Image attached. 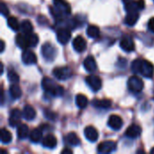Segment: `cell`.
I'll return each mask as SVG.
<instances>
[{
	"mask_svg": "<svg viewBox=\"0 0 154 154\" xmlns=\"http://www.w3.org/2000/svg\"><path fill=\"white\" fill-rule=\"evenodd\" d=\"M25 37H26V41H27L28 48L29 47H35L38 44V42H39V37H38V35L35 34V33H33V32L25 34Z\"/></svg>",
	"mask_w": 154,
	"mask_h": 154,
	"instance_id": "29",
	"label": "cell"
},
{
	"mask_svg": "<svg viewBox=\"0 0 154 154\" xmlns=\"http://www.w3.org/2000/svg\"><path fill=\"white\" fill-rule=\"evenodd\" d=\"M5 51V42L3 40H1V52H3Z\"/></svg>",
	"mask_w": 154,
	"mask_h": 154,
	"instance_id": "39",
	"label": "cell"
},
{
	"mask_svg": "<svg viewBox=\"0 0 154 154\" xmlns=\"http://www.w3.org/2000/svg\"><path fill=\"white\" fill-rule=\"evenodd\" d=\"M73 48L78 52H83L87 49V42L82 36H77L72 42Z\"/></svg>",
	"mask_w": 154,
	"mask_h": 154,
	"instance_id": "15",
	"label": "cell"
},
{
	"mask_svg": "<svg viewBox=\"0 0 154 154\" xmlns=\"http://www.w3.org/2000/svg\"><path fill=\"white\" fill-rule=\"evenodd\" d=\"M45 116L48 118V119H51V120H55V117H56V115L51 111H45Z\"/></svg>",
	"mask_w": 154,
	"mask_h": 154,
	"instance_id": "36",
	"label": "cell"
},
{
	"mask_svg": "<svg viewBox=\"0 0 154 154\" xmlns=\"http://www.w3.org/2000/svg\"><path fill=\"white\" fill-rule=\"evenodd\" d=\"M29 138H30V141L32 143H39L41 140H42V129H40V128L33 129L30 133Z\"/></svg>",
	"mask_w": 154,
	"mask_h": 154,
	"instance_id": "25",
	"label": "cell"
},
{
	"mask_svg": "<svg viewBox=\"0 0 154 154\" xmlns=\"http://www.w3.org/2000/svg\"><path fill=\"white\" fill-rule=\"evenodd\" d=\"M66 143L70 146H77L80 143V139L75 133H69L65 136Z\"/></svg>",
	"mask_w": 154,
	"mask_h": 154,
	"instance_id": "23",
	"label": "cell"
},
{
	"mask_svg": "<svg viewBox=\"0 0 154 154\" xmlns=\"http://www.w3.org/2000/svg\"><path fill=\"white\" fill-rule=\"evenodd\" d=\"M42 87L44 91L54 97H61L64 94V88L59 84H56L51 79L45 77L42 80Z\"/></svg>",
	"mask_w": 154,
	"mask_h": 154,
	"instance_id": "2",
	"label": "cell"
},
{
	"mask_svg": "<svg viewBox=\"0 0 154 154\" xmlns=\"http://www.w3.org/2000/svg\"><path fill=\"white\" fill-rule=\"evenodd\" d=\"M116 149V143L113 141H106L101 143L97 147L98 153L106 154L113 152Z\"/></svg>",
	"mask_w": 154,
	"mask_h": 154,
	"instance_id": "11",
	"label": "cell"
},
{
	"mask_svg": "<svg viewBox=\"0 0 154 154\" xmlns=\"http://www.w3.org/2000/svg\"><path fill=\"white\" fill-rule=\"evenodd\" d=\"M7 78H8L9 81L12 83H17L20 79L18 74L14 70H9L7 73Z\"/></svg>",
	"mask_w": 154,
	"mask_h": 154,
	"instance_id": "34",
	"label": "cell"
},
{
	"mask_svg": "<svg viewBox=\"0 0 154 154\" xmlns=\"http://www.w3.org/2000/svg\"><path fill=\"white\" fill-rule=\"evenodd\" d=\"M84 134H85V137L91 143H94L96 141H97L98 139V133H97V130L89 125V126H87L84 130Z\"/></svg>",
	"mask_w": 154,
	"mask_h": 154,
	"instance_id": "17",
	"label": "cell"
},
{
	"mask_svg": "<svg viewBox=\"0 0 154 154\" xmlns=\"http://www.w3.org/2000/svg\"><path fill=\"white\" fill-rule=\"evenodd\" d=\"M151 153H153L154 154V147H153V148H152V150H151Z\"/></svg>",
	"mask_w": 154,
	"mask_h": 154,
	"instance_id": "41",
	"label": "cell"
},
{
	"mask_svg": "<svg viewBox=\"0 0 154 154\" xmlns=\"http://www.w3.org/2000/svg\"><path fill=\"white\" fill-rule=\"evenodd\" d=\"M88 100L85 95L79 94L76 96V105L79 108L84 109L88 106Z\"/></svg>",
	"mask_w": 154,
	"mask_h": 154,
	"instance_id": "28",
	"label": "cell"
},
{
	"mask_svg": "<svg viewBox=\"0 0 154 154\" xmlns=\"http://www.w3.org/2000/svg\"><path fill=\"white\" fill-rule=\"evenodd\" d=\"M132 71L134 74H141L144 78L151 79L154 75V66L149 60L137 59L132 63Z\"/></svg>",
	"mask_w": 154,
	"mask_h": 154,
	"instance_id": "1",
	"label": "cell"
},
{
	"mask_svg": "<svg viewBox=\"0 0 154 154\" xmlns=\"http://www.w3.org/2000/svg\"><path fill=\"white\" fill-rule=\"evenodd\" d=\"M93 106H96L97 108H109L112 105V101L110 99H95L92 102Z\"/></svg>",
	"mask_w": 154,
	"mask_h": 154,
	"instance_id": "24",
	"label": "cell"
},
{
	"mask_svg": "<svg viewBox=\"0 0 154 154\" xmlns=\"http://www.w3.org/2000/svg\"><path fill=\"white\" fill-rule=\"evenodd\" d=\"M22 60L26 65H32L37 62V57L35 53L29 50H23V52L22 53Z\"/></svg>",
	"mask_w": 154,
	"mask_h": 154,
	"instance_id": "14",
	"label": "cell"
},
{
	"mask_svg": "<svg viewBox=\"0 0 154 154\" xmlns=\"http://www.w3.org/2000/svg\"><path fill=\"white\" fill-rule=\"evenodd\" d=\"M30 135L29 134V128L26 125L24 124H21L20 125L17 126V136L19 139L23 140L27 138Z\"/></svg>",
	"mask_w": 154,
	"mask_h": 154,
	"instance_id": "26",
	"label": "cell"
},
{
	"mask_svg": "<svg viewBox=\"0 0 154 154\" xmlns=\"http://www.w3.org/2000/svg\"><path fill=\"white\" fill-rule=\"evenodd\" d=\"M138 20H139L138 12H129V13H127V14L125 16V23L128 26H134L137 23Z\"/></svg>",
	"mask_w": 154,
	"mask_h": 154,
	"instance_id": "21",
	"label": "cell"
},
{
	"mask_svg": "<svg viewBox=\"0 0 154 154\" xmlns=\"http://www.w3.org/2000/svg\"><path fill=\"white\" fill-rule=\"evenodd\" d=\"M7 24L13 31H18L20 29V23L14 16L7 17Z\"/></svg>",
	"mask_w": 154,
	"mask_h": 154,
	"instance_id": "33",
	"label": "cell"
},
{
	"mask_svg": "<svg viewBox=\"0 0 154 154\" xmlns=\"http://www.w3.org/2000/svg\"><path fill=\"white\" fill-rule=\"evenodd\" d=\"M120 47L126 52H132L135 50V44L134 40L129 35H125L120 41Z\"/></svg>",
	"mask_w": 154,
	"mask_h": 154,
	"instance_id": "9",
	"label": "cell"
},
{
	"mask_svg": "<svg viewBox=\"0 0 154 154\" xmlns=\"http://www.w3.org/2000/svg\"><path fill=\"white\" fill-rule=\"evenodd\" d=\"M83 65L85 69L88 72H94L97 69V62L93 56H88L85 59Z\"/></svg>",
	"mask_w": 154,
	"mask_h": 154,
	"instance_id": "19",
	"label": "cell"
},
{
	"mask_svg": "<svg viewBox=\"0 0 154 154\" xmlns=\"http://www.w3.org/2000/svg\"><path fill=\"white\" fill-rule=\"evenodd\" d=\"M35 116H36V111L34 110V108L30 105H26L23 109V117L27 121H31L33 120Z\"/></svg>",
	"mask_w": 154,
	"mask_h": 154,
	"instance_id": "20",
	"label": "cell"
},
{
	"mask_svg": "<svg viewBox=\"0 0 154 154\" xmlns=\"http://www.w3.org/2000/svg\"><path fill=\"white\" fill-rule=\"evenodd\" d=\"M141 134H142V127L135 124L130 125L127 128V130L125 131V136H127L128 138H131V139L139 137L141 135Z\"/></svg>",
	"mask_w": 154,
	"mask_h": 154,
	"instance_id": "16",
	"label": "cell"
},
{
	"mask_svg": "<svg viewBox=\"0 0 154 154\" xmlns=\"http://www.w3.org/2000/svg\"><path fill=\"white\" fill-rule=\"evenodd\" d=\"M3 71H4V66L3 63H1V74H3Z\"/></svg>",
	"mask_w": 154,
	"mask_h": 154,
	"instance_id": "40",
	"label": "cell"
},
{
	"mask_svg": "<svg viewBox=\"0 0 154 154\" xmlns=\"http://www.w3.org/2000/svg\"><path fill=\"white\" fill-rule=\"evenodd\" d=\"M52 15L55 18H61L70 14V6L65 0H53V6L50 7Z\"/></svg>",
	"mask_w": 154,
	"mask_h": 154,
	"instance_id": "3",
	"label": "cell"
},
{
	"mask_svg": "<svg viewBox=\"0 0 154 154\" xmlns=\"http://www.w3.org/2000/svg\"><path fill=\"white\" fill-rule=\"evenodd\" d=\"M127 87H128V89L132 93L137 94V93H140L143 90V88L144 87V84H143V81L139 77H137V76H132L128 79Z\"/></svg>",
	"mask_w": 154,
	"mask_h": 154,
	"instance_id": "4",
	"label": "cell"
},
{
	"mask_svg": "<svg viewBox=\"0 0 154 154\" xmlns=\"http://www.w3.org/2000/svg\"><path fill=\"white\" fill-rule=\"evenodd\" d=\"M87 34L90 38H97L100 34V30L96 25H89L87 29Z\"/></svg>",
	"mask_w": 154,
	"mask_h": 154,
	"instance_id": "32",
	"label": "cell"
},
{
	"mask_svg": "<svg viewBox=\"0 0 154 154\" xmlns=\"http://www.w3.org/2000/svg\"><path fill=\"white\" fill-rule=\"evenodd\" d=\"M20 29L22 31L23 33L24 34H28V33H31V32H33V27H32V23L29 21V20H23L20 25Z\"/></svg>",
	"mask_w": 154,
	"mask_h": 154,
	"instance_id": "30",
	"label": "cell"
},
{
	"mask_svg": "<svg viewBox=\"0 0 154 154\" xmlns=\"http://www.w3.org/2000/svg\"><path fill=\"white\" fill-rule=\"evenodd\" d=\"M148 28L150 31H152V32H154V17H152V19L149 20V23H148Z\"/></svg>",
	"mask_w": 154,
	"mask_h": 154,
	"instance_id": "37",
	"label": "cell"
},
{
	"mask_svg": "<svg viewBox=\"0 0 154 154\" xmlns=\"http://www.w3.org/2000/svg\"><path fill=\"white\" fill-rule=\"evenodd\" d=\"M9 94H10L12 98L18 99V98H20L22 97L23 92H22V89H21L20 86L17 85L16 83H14L9 88Z\"/></svg>",
	"mask_w": 154,
	"mask_h": 154,
	"instance_id": "22",
	"label": "cell"
},
{
	"mask_svg": "<svg viewBox=\"0 0 154 154\" xmlns=\"http://www.w3.org/2000/svg\"><path fill=\"white\" fill-rule=\"evenodd\" d=\"M86 82L88 87L95 92L98 91L102 88V80L97 75H89L86 78Z\"/></svg>",
	"mask_w": 154,
	"mask_h": 154,
	"instance_id": "8",
	"label": "cell"
},
{
	"mask_svg": "<svg viewBox=\"0 0 154 154\" xmlns=\"http://www.w3.org/2000/svg\"><path fill=\"white\" fill-rule=\"evenodd\" d=\"M15 42H16V45H17L20 49L26 50V49L28 48L25 34H24V33H23V32H22V33H20V34H17V35H16V37H15Z\"/></svg>",
	"mask_w": 154,
	"mask_h": 154,
	"instance_id": "27",
	"label": "cell"
},
{
	"mask_svg": "<svg viewBox=\"0 0 154 154\" xmlns=\"http://www.w3.org/2000/svg\"><path fill=\"white\" fill-rule=\"evenodd\" d=\"M41 51H42V57L45 60H47L48 61H52L56 58L57 51H56L55 47L52 44H51L50 42H45L42 46V50Z\"/></svg>",
	"mask_w": 154,
	"mask_h": 154,
	"instance_id": "5",
	"label": "cell"
},
{
	"mask_svg": "<svg viewBox=\"0 0 154 154\" xmlns=\"http://www.w3.org/2000/svg\"><path fill=\"white\" fill-rule=\"evenodd\" d=\"M137 152H144V151H138Z\"/></svg>",
	"mask_w": 154,
	"mask_h": 154,
	"instance_id": "42",
	"label": "cell"
},
{
	"mask_svg": "<svg viewBox=\"0 0 154 154\" xmlns=\"http://www.w3.org/2000/svg\"><path fill=\"white\" fill-rule=\"evenodd\" d=\"M0 13L4 15V16H7L9 14V9L7 7V5L2 1L0 3Z\"/></svg>",
	"mask_w": 154,
	"mask_h": 154,
	"instance_id": "35",
	"label": "cell"
},
{
	"mask_svg": "<svg viewBox=\"0 0 154 154\" xmlns=\"http://www.w3.org/2000/svg\"><path fill=\"white\" fill-rule=\"evenodd\" d=\"M0 137H1V142L5 144H7L11 143L12 141V134L11 133L6 130L5 128H2L0 131Z\"/></svg>",
	"mask_w": 154,
	"mask_h": 154,
	"instance_id": "31",
	"label": "cell"
},
{
	"mask_svg": "<svg viewBox=\"0 0 154 154\" xmlns=\"http://www.w3.org/2000/svg\"><path fill=\"white\" fill-rule=\"evenodd\" d=\"M125 4V8L129 12H138L145 7L144 0H123Z\"/></svg>",
	"mask_w": 154,
	"mask_h": 154,
	"instance_id": "6",
	"label": "cell"
},
{
	"mask_svg": "<svg viewBox=\"0 0 154 154\" xmlns=\"http://www.w3.org/2000/svg\"><path fill=\"white\" fill-rule=\"evenodd\" d=\"M23 113L18 109H13L10 112L9 116V125L11 127H17L18 125H21V119H22Z\"/></svg>",
	"mask_w": 154,
	"mask_h": 154,
	"instance_id": "10",
	"label": "cell"
},
{
	"mask_svg": "<svg viewBox=\"0 0 154 154\" xmlns=\"http://www.w3.org/2000/svg\"><path fill=\"white\" fill-rule=\"evenodd\" d=\"M107 124H108V126L111 129H113L115 131H118V130H120L122 128L124 122H123V119L119 116L112 115V116H109Z\"/></svg>",
	"mask_w": 154,
	"mask_h": 154,
	"instance_id": "13",
	"label": "cell"
},
{
	"mask_svg": "<svg viewBox=\"0 0 154 154\" xmlns=\"http://www.w3.org/2000/svg\"><path fill=\"white\" fill-rule=\"evenodd\" d=\"M61 153H69V154H71L72 153V150H70V149H68V148H66V149H64V150H62V152H61Z\"/></svg>",
	"mask_w": 154,
	"mask_h": 154,
	"instance_id": "38",
	"label": "cell"
},
{
	"mask_svg": "<svg viewBox=\"0 0 154 154\" xmlns=\"http://www.w3.org/2000/svg\"><path fill=\"white\" fill-rule=\"evenodd\" d=\"M56 37H57V41L60 44H66L69 42V41L71 38V32L67 28H60L57 31Z\"/></svg>",
	"mask_w": 154,
	"mask_h": 154,
	"instance_id": "12",
	"label": "cell"
},
{
	"mask_svg": "<svg viewBox=\"0 0 154 154\" xmlns=\"http://www.w3.org/2000/svg\"><path fill=\"white\" fill-rule=\"evenodd\" d=\"M52 74L59 80H66L72 77V70L69 67H57L52 70Z\"/></svg>",
	"mask_w": 154,
	"mask_h": 154,
	"instance_id": "7",
	"label": "cell"
},
{
	"mask_svg": "<svg viewBox=\"0 0 154 154\" xmlns=\"http://www.w3.org/2000/svg\"><path fill=\"white\" fill-rule=\"evenodd\" d=\"M57 143L56 137L52 134H48L42 140V146L48 149H54L57 146Z\"/></svg>",
	"mask_w": 154,
	"mask_h": 154,
	"instance_id": "18",
	"label": "cell"
}]
</instances>
